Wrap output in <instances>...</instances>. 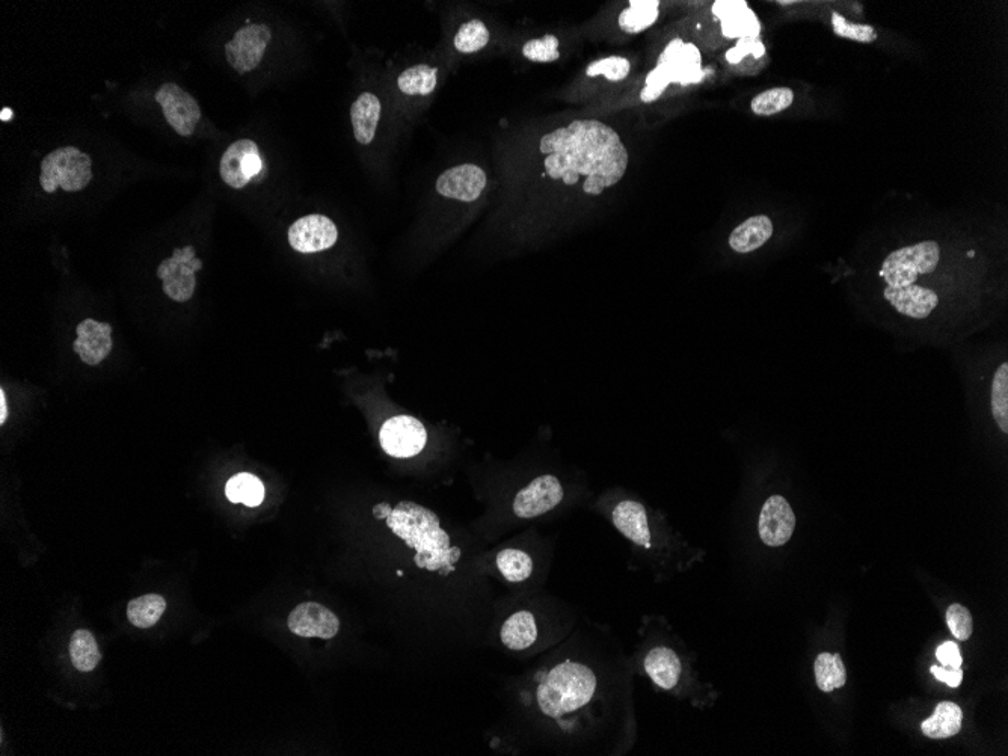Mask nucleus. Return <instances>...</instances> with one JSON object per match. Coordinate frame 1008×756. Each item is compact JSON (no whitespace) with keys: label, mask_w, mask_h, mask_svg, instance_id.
Instances as JSON below:
<instances>
[{"label":"nucleus","mask_w":1008,"mask_h":756,"mask_svg":"<svg viewBox=\"0 0 1008 756\" xmlns=\"http://www.w3.org/2000/svg\"><path fill=\"white\" fill-rule=\"evenodd\" d=\"M539 151L545 156L548 177L575 186L583 179V192L601 195L618 185L627 173L628 150L619 133L598 120H577L542 136Z\"/></svg>","instance_id":"1"},{"label":"nucleus","mask_w":1008,"mask_h":756,"mask_svg":"<svg viewBox=\"0 0 1008 756\" xmlns=\"http://www.w3.org/2000/svg\"><path fill=\"white\" fill-rule=\"evenodd\" d=\"M597 698V674L577 661H563L548 670L536 690L539 710L563 728H578L583 717H592Z\"/></svg>","instance_id":"2"},{"label":"nucleus","mask_w":1008,"mask_h":756,"mask_svg":"<svg viewBox=\"0 0 1008 756\" xmlns=\"http://www.w3.org/2000/svg\"><path fill=\"white\" fill-rule=\"evenodd\" d=\"M387 526L408 548H414L415 565L447 575L461 559V550L453 547L450 536L441 527L435 512L414 501H400L387 518Z\"/></svg>","instance_id":"3"},{"label":"nucleus","mask_w":1008,"mask_h":756,"mask_svg":"<svg viewBox=\"0 0 1008 756\" xmlns=\"http://www.w3.org/2000/svg\"><path fill=\"white\" fill-rule=\"evenodd\" d=\"M704 77L701 50L693 43L675 38L664 47L657 65L646 76L640 100L643 103L657 102L670 85L689 87L701 83Z\"/></svg>","instance_id":"4"},{"label":"nucleus","mask_w":1008,"mask_h":756,"mask_svg":"<svg viewBox=\"0 0 1008 756\" xmlns=\"http://www.w3.org/2000/svg\"><path fill=\"white\" fill-rule=\"evenodd\" d=\"M941 260V246L935 240H924L915 245L903 246L892 251L882 263L879 275L886 287L912 286L922 275L932 274Z\"/></svg>","instance_id":"5"},{"label":"nucleus","mask_w":1008,"mask_h":756,"mask_svg":"<svg viewBox=\"0 0 1008 756\" xmlns=\"http://www.w3.org/2000/svg\"><path fill=\"white\" fill-rule=\"evenodd\" d=\"M93 179V160L76 147H62L52 151L41 162V188L47 194L56 189L65 192L83 191Z\"/></svg>","instance_id":"6"},{"label":"nucleus","mask_w":1008,"mask_h":756,"mask_svg":"<svg viewBox=\"0 0 1008 756\" xmlns=\"http://www.w3.org/2000/svg\"><path fill=\"white\" fill-rule=\"evenodd\" d=\"M379 440L387 455L397 459L412 458L425 449L428 432L417 418L397 415L384 423Z\"/></svg>","instance_id":"7"},{"label":"nucleus","mask_w":1008,"mask_h":756,"mask_svg":"<svg viewBox=\"0 0 1008 756\" xmlns=\"http://www.w3.org/2000/svg\"><path fill=\"white\" fill-rule=\"evenodd\" d=\"M272 32L266 25H248L239 29L231 41L225 44L228 64L239 74L256 70L265 56L266 47L271 43Z\"/></svg>","instance_id":"8"},{"label":"nucleus","mask_w":1008,"mask_h":756,"mask_svg":"<svg viewBox=\"0 0 1008 756\" xmlns=\"http://www.w3.org/2000/svg\"><path fill=\"white\" fill-rule=\"evenodd\" d=\"M262 168L259 145L251 139H239L222 154L219 174L225 185L233 189H243L257 174H260Z\"/></svg>","instance_id":"9"},{"label":"nucleus","mask_w":1008,"mask_h":756,"mask_svg":"<svg viewBox=\"0 0 1008 756\" xmlns=\"http://www.w3.org/2000/svg\"><path fill=\"white\" fill-rule=\"evenodd\" d=\"M166 121L183 138L194 135L195 127L201 120V108L197 100L186 93L176 83H165L154 97Z\"/></svg>","instance_id":"10"},{"label":"nucleus","mask_w":1008,"mask_h":756,"mask_svg":"<svg viewBox=\"0 0 1008 756\" xmlns=\"http://www.w3.org/2000/svg\"><path fill=\"white\" fill-rule=\"evenodd\" d=\"M563 486L553 474L536 477L518 492L514 500V514L523 520L541 517L562 503Z\"/></svg>","instance_id":"11"},{"label":"nucleus","mask_w":1008,"mask_h":756,"mask_svg":"<svg viewBox=\"0 0 1008 756\" xmlns=\"http://www.w3.org/2000/svg\"><path fill=\"white\" fill-rule=\"evenodd\" d=\"M287 237L295 251L314 254L334 246L339 239V230L328 216L308 215L293 222Z\"/></svg>","instance_id":"12"},{"label":"nucleus","mask_w":1008,"mask_h":756,"mask_svg":"<svg viewBox=\"0 0 1008 756\" xmlns=\"http://www.w3.org/2000/svg\"><path fill=\"white\" fill-rule=\"evenodd\" d=\"M485 171L474 163H462L444 171L435 183L438 194L450 200L473 203L486 188Z\"/></svg>","instance_id":"13"},{"label":"nucleus","mask_w":1008,"mask_h":756,"mask_svg":"<svg viewBox=\"0 0 1008 756\" xmlns=\"http://www.w3.org/2000/svg\"><path fill=\"white\" fill-rule=\"evenodd\" d=\"M713 16L719 20L723 37L728 40H756L760 38L763 26L755 11L750 10L744 0H717L714 2Z\"/></svg>","instance_id":"14"},{"label":"nucleus","mask_w":1008,"mask_h":756,"mask_svg":"<svg viewBox=\"0 0 1008 756\" xmlns=\"http://www.w3.org/2000/svg\"><path fill=\"white\" fill-rule=\"evenodd\" d=\"M796 529V515L782 495L767 498L761 508L758 532L767 547L778 548L787 544Z\"/></svg>","instance_id":"15"},{"label":"nucleus","mask_w":1008,"mask_h":756,"mask_svg":"<svg viewBox=\"0 0 1008 756\" xmlns=\"http://www.w3.org/2000/svg\"><path fill=\"white\" fill-rule=\"evenodd\" d=\"M290 631L296 636L332 639L340 630V621L322 604H299L289 616Z\"/></svg>","instance_id":"16"},{"label":"nucleus","mask_w":1008,"mask_h":756,"mask_svg":"<svg viewBox=\"0 0 1008 756\" xmlns=\"http://www.w3.org/2000/svg\"><path fill=\"white\" fill-rule=\"evenodd\" d=\"M613 526L625 539L636 545V547H652V533L649 527L648 511L639 501L625 500L618 501L613 506L612 514Z\"/></svg>","instance_id":"17"},{"label":"nucleus","mask_w":1008,"mask_h":756,"mask_svg":"<svg viewBox=\"0 0 1008 756\" xmlns=\"http://www.w3.org/2000/svg\"><path fill=\"white\" fill-rule=\"evenodd\" d=\"M74 352L88 366H99L112 351V326L109 323L85 319L77 325Z\"/></svg>","instance_id":"18"},{"label":"nucleus","mask_w":1008,"mask_h":756,"mask_svg":"<svg viewBox=\"0 0 1008 756\" xmlns=\"http://www.w3.org/2000/svg\"><path fill=\"white\" fill-rule=\"evenodd\" d=\"M883 296L895 311L910 319H927L939 304V296L935 290L919 284L898 289L885 287Z\"/></svg>","instance_id":"19"},{"label":"nucleus","mask_w":1008,"mask_h":756,"mask_svg":"<svg viewBox=\"0 0 1008 756\" xmlns=\"http://www.w3.org/2000/svg\"><path fill=\"white\" fill-rule=\"evenodd\" d=\"M643 670L655 686L666 692H672L680 683L683 664L674 649L655 646L643 657Z\"/></svg>","instance_id":"20"},{"label":"nucleus","mask_w":1008,"mask_h":756,"mask_svg":"<svg viewBox=\"0 0 1008 756\" xmlns=\"http://www.w3.org/2000/svg\"><path fill=\"white\" fill-rule=\"evenodd\" d=\"M156 275L163 281V292L168 298L176 302L191 301L197 287V278L191 265L176 262L171 257L160 263Z\"/></svg>","instance_id":"21"},{"label":"nucleus","mask_w":1008,"mask_h":756,"mask_svg":"<svg viewBox=\"0 0 1008 756\" xmlns=\"http://www.w3.org/2000/svg\"><path fill=\"white\" fill-rule=\"evenodd\" d=\"M772 236V219L766 215H755L732 230L729 234V246L738 254H749L766 245Z\"/></svg>","instance_id":"22"},{"label":"nucleus","mask_w":1008,"mask_h":756,"mask_svg":"<svg viewBox=\"0 0 1008 756\" xmlns=\"http://www.w3.org/2000/svg\"><path fill=\"white\" fill-rule=\"evenodd\" d=\"M382 105L378 96L373 93H363L355 100L351 108L352 129L360 145L372 144L381 120Z\"/></svg>","instance_id":"23"},{"label":"nucleus","mask_w":1008,"mask_h":756,"mask_svg":"<svg viewBox=\"0 0 1008 756\" xmlns=\"http://www.w3.org/2000/svg\"><path fill=\"white\" fill-rule=\"evenodd\" d=\"M501 642L511 651H524L538 639L535 616L530 612H517L504 621L501 627Z\"/></svg>","instance_id":"24"},{"label":"nucleus","mask_w":1008,"mask_h":756,"mask_svg":"<svg viewBox=\"0 0 1008 756\" xmlns=\"http://www.w3.org/2000/svg\"><path fill=\"white\" fill-rule=\"evenodd\" d=\"M658 17H660L658 0H631L628 2V8L619 14V28L627 34H640L654 26Z\"/></svg>","instance_id":"25"},{"label":"nucleus","mask_w":1008,"mask_h":756,"mask_svg":"<svg viewBox=\"0 0 1008 756\" xmlns=\"http://www.w3.org/2000/svg\"><path fill=\"white\" fill-rule=\"evenodd\" d=\"M963 713L959 705L953 702H942L936 707L935 713L930 719L924 720L921 725L922 732L933 740H942L959 734L962 729Z\"/></svg>","instance_id":"26"},{"label":"nucleus","mask_w":1008,"mask_h":756,"mask_svg":"<svg viewBox=\"0 0 1008 756\" xmlns=\"http://www.w3.org/2000/svg\"><path fill=\"white\" fill-rule=\"evenodd\" d=\"M225 494L231 503H243L248 508H256L265 500V486L259 477L240 473L228 480Z\"/></svg>","instance_id":"27"},{"label":"nucleus","mask_w":1008,"mask_h":756,"mask_svg":"<svg viewBox=\"0 0 1008 756\" xmlns=\"http://www.w3.org/2000/svg\"><path fill=\"white\" fill-rule=\"evenodd\" d=\"M438 70L431 65L420 64L406 68L397 77V87L408 96H429L437 88Z\"/></svg>","instance_id":"28"},{"label":"nucleus","mask_w":1008,"mask_h":756,"mask_svg":"<svg viewBox=\"0 0 1008 756\" xmlns=\"http://www.w3.org/2000/svg\"><path fill=\"white\" fill-rule=\"evenodd\" d=\"M70 657L74 667L80 672H91L102 660L99 645L93 633L88 630H77L71 637Z\"/></svg>","instance_id":"29"},{"label":"nucleus","mask_w":1008,"mask_h":756,"mask_svg":"<svg viewBox=\"0 0 1008 756\" xmlns=\"http://www.w3.org/2000/svg\"><path fill=\"white\" fill-rule=\"evenodd\" d=\"M815 678H817L818 689L824 693L841 689L846 684L847 674L843 660L839 655L823 652L815 660Z\"/></svg>","instance_id":"30"},{"label":"nucleus","mask_w":1008,"mask_h":756,"mask_svg":"<svg viewBox=\"0 0 1008 756\" xmlns=\"http://www.w3.org/2000/svg\"><path fill=\"white\" fill-rule=\"evenodd\" d=\"M498 571L511 583H523L533 572V560L526 551L506 548L497 554Z\"/></svg>","instance_id":"31"},{"label":"nucleus","mask_w":1008,"mask_h":756,"mask_svg":"<svg viewBox=\"0 0 1008 756\" xmlns=\"http://www.w3.org/2000/svg\"><path fill=\"white\" fill-rule=\"evenodd\" d=\"M166 610V601L156 594L136 598L127 607V618L130 624L138 628H150L157 624Z\"/></svg>","instance_id":"32"},{"label":"nucleus","mask_w":1008,"mask_h":756,"mask_svg":"<svg viewBox=\"0 0 1008 756\" xmlns=\"http://www.w3.org/2000/svg\"><path fill=\"white\" fill-rule=\"evenodd\" d=\"M990 408L996 425L1008 434V364L1007 361L996 369L990 387Z\"/></svg>","instance_id":"33"},{"label":"nucleus","mask_w":1008,"mask_h":756,"mask_svg":"<svg viewBox=\"0 0 1008 756\" xmlns=\"http://www.w3.org/2000/svg\"><path fill=\"white\" fill-rule=\"evenodd\" d=\"M793 103L794 91L791 88L779 87L753 97L750 109L758 117H772V115L787 111Z\"/></svg>","instance_id":"34"},{"label":"nucleus","mask_w":1008,"mask_h":756,"mask_svg":"<svg viewBox=\"0 0 1008 756\" xmlns=\"http://www.w3.org/2000/svg\"><path fill=\"white\" fill-rule=\"evenodd\" d=\"M489 29L486 28L485 23L482 20L474 19L470 22L464 23V25L459 28L456 32L455 44L456 50L461 53H476L486 47L489 43Z\"/></svg>","instance_id":"35"},{"label":"nucleus","mask_w":1008,"mask_h":756,"mask_svg":"<svg viewBox=\"0 0 1008 756\" xmlns=\"http://www.w3.org/2000/svg\"><path fill=\"white\" fill-rule=\"evenodd\" d=\"M830 22H832L833 32L838 37L847 38V40L858 41V43L862 44H871L879 37L873 26L849 22L843 14L832 13Z\"/></svg>","instance_id":"36"},{"label":"nucleus","mask_w":1008,"mask_h":756,"mask_svg":"<svg viewBox=\"0 0 1008 756\" xmlns=\"http://www.w3.org/2000/svg\"><path fill=\"white\" fill-rule=\"evenodd\" d=\"M631 64L624 56H609V58L598 59L586 68L589 77H606L610 82H621L630 74Z\"/></svg>","instance_id":"37"},{"label":"nucleus","mask_w":1008,"mask_h":756,"mask_svg":"<svg viewBox=\"0 0 1008 756\" xmlns=\"http://www.w3.org/2000/svg\"><path fill=\"white\" fill-rule=\"evenodd\" d=\"M559 44V38L554 35H545L538 40L527 41L523 47L524 58L532 62H541V64L556 62L560 58Z\"/></svg>","instance_id":"38"},{"label":"nucleus","mask_w":1008,"mask_h":756,"mask_svg":"<svg viewBox=\"0 0 1008 756\" xmlns=\"http://www.w3.org/2000/svg\"><path fill=\"white\" fill-rule=\"evenodd\" d=\"M947 624L951 633L959 640H968L974 630L971 613L960 604H953L947 610Z\"/></svg>","instance_id":"39"},{"label":"nucleus","mask_w":1008,"mask_h":756,"mask_svg":"<svg viewBox=\"0 0 1008 756\" xmlns=\"http://www.w3.org/2000/svg\"><path fill=\"white\" fill-rule=\"evenodd\" d=\"M766 55V46L760 38L756 40H738L737 44L725 53L728 64L738 65L746 58L761 59Z\"/></svg>","instance_id":"40"},{"label":"nucleus","mask_w":1008,"mask_h":756,"mask_svg":"<svg viewBox=\"0 0 1008 756\" xmlns=\"http://www.w3.org/2000/svg\"><path fill=\"white\" fill-rule=\"evenodd\" d=\"M936 655H938L942 666L947 669H959L962 666V655H960L959 646L954 642H945L944 645L939 646Z\"/></svg>","instance_id":"41"},{"label":"nucleus","mask_w":1008,"mask_h":756,"mask_svg":"<svg viewBox=\"0 0 1008 756\" xmlns=\"http://www.w3.org/2000/svg\"><path fill=\"white\" fill-rule=\"evenodd\" d=\"M932 674L935 675L939 681L947 684V686L953 687V689H956V687H959L960 684H962L963 672L960 667L959 669H947V667L933 666Z\"/></svg>","instance_id":"42"},{"label":"nucleus","mask_w":1008,"mask_h":756,"mask_svg":"<svg viewBox=\"0 0 1008 756\" xmlns=\"http://www.w3.org/2000/svg\"><path fill=\"white\" fill-rule=\"evenodd\" d=\"M391 511H393L391 506H388L387 503H381L373 509V515H375L378 520H384V518L387 520V518L390 517Z\"/></svg>","instance_id":"43"},{"label":"nucleus","mask_w":1008,"mask_h":756,"mask_svg":"<svg viewBox=\"0 0 1008 756\" xmlns=\"http://www.w3.org/2000/svg\"><path fill=\"white\" fill-rule=\"evenodd\" d=\"M8 418V405L7 397H5V391L0 390V423L4 425Z\"/></svg>","instance_id":"44"},{"label":"nucleus","mask_w":1008,"mask_h":756,"mask_svg":"<svg viewBox=\"0 0 1008 756\" xmlns=\"http://www.w3.org/2000/svg\"><path fill=\"white\" fill-rule=\"evenodd\" d=\"M11 118H13V111H11V109L8 108L2 109V114H0V120L10 121Z\"/></svg>","instance_id":"45"}]
</instances>
